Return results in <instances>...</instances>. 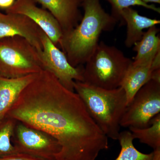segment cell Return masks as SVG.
I'll use <instances>...</instances> for the list:
<instances>
[{"label": "cell", "instance_id": "ac0fdd59", "mask_svg": "<svg viewBox=\"0 0 160 160\" xmlns=\"http://www.w3.org/2000/svg\"><path fill=\"white\" fill-rule=\"evenodd\" d=\"M17 123L9 118L0 120V159L18 153L12 142Z\"/></svg>", "mask_w": 160, "mask_h": 160}, {"label": "cell", "instance_id": "52a82bcc", "mask_svg": "<svg viewBox=\"0 0 160 160\" xmlns=\"http://www.w3.org/2000/svg\"><path fill=\"white\" fill-rule=\"evenodd\" d=\"M12 142L18 153L47 160H56L61 147L53 137L17 122Z\"/></svg>", "mask_w": 160, "mask_h": 160}, {"label": "cell", "instance_id": "2e32d148", "mask_svg": "<svg viewBox=\"0 0 160 160\" xmlns=\"http://www.w3.org/2000/svg\"><path fill=\"white\" fill-rule=\"evenodd\" d=\"M134 139L146 144L153 150L160 148V113L152 119L150 125L144 128H129Z\"/></svg>", "mask_w": 160, "mask_h": 160}, {"label": "cell", "instance_id": "5b68a950", "mask_svg": "<svg viewBox=\"0 0 160 160\" xmlns=\"http://www.w3.org/2000/svg\"><path fill=\"white\" fill-rule=\"evenodd\" d=\"M43 69L39 52L26 39L14 36L0 39V76L16 78Z\"/></svg>", "mask_w": 160, "mask_h": 160}, {"label": "cell", "instance_id": "9c48e42d", "mask_svg": "<svg viewBox=\"0 0 160 160\" xmlns=\"http://www.w3.org/2000/svg\"><path fill=\"white\" fill-rule=\"evenodd\" d=\"M6 13H17L29 18L42 29L56 46H59L63 35L59 24L51 13L37 6L34 0H15Z\"/></svg>", "mask_w": 160, "mask_h": 160}, {"label": "cell", "instance_id": "3957f363", "mask_svg": "<svg viewBox=\"0 0 160 160\" xmlns=\"http://www.w3.org/2000/svg\"><path fill=\"white\" fill-rule=\"evenodd\" d=\"M74 89L89 115L108 138L118 140L121 122L127 106L126 92L122 87L102 89L75 81Z\"/></svg>", "mask_w": 160, "mask_h": 160}, {"label": "cell", "instance_id": "277c9868", "mask_svg": "<svg viewBox=\"0 0 160 160\" xmlns=\"http://www.w3.org/2000/svg\"><path fill=\"white\" fill-rule=\"evenodd\" d=\"M132 62L115 46L101 42L85 63L83 82L104 89H117Z\"/></svg>", "mask_w": 160, "mask_h": 160}, {"label": "cell", "instance_id": "603a6c76", "mask_svg": "<svg viewBox=\"0 0 160 160\" xmlns=\"http://www.w3.org/2000/svg\"><path fill=\"white\" fill-rule=\"evenodd\" d=\"M153 153V157L152 160H160V148L154 149Z\"/></svg>", "mask_w": 160, "mask_h": 160}, {"label": "cell", "instance_id": "7a4b0ae2", "mask_svg": "<svg viewBox=\"0 0 160 160\" xmlns=\"http://www.w3.org/2000/svg\"><path fill=\"white\" fill-rule=\"evenodd\" d=\"M84 16L74 28L63 33L59 46L70 65L85 64L95 50L103 31H111L117 21L105 11L100 0H82Z\"/></svg>", "mask_w": 160, "mask_h": 160}, {"label": "cell", "instance_id": "d6986e66", "mask_svg": "<svg viewBox=\"0 0 160 160\" xmlns=\"http://www.w3.org/2000/svg\"><path fill=\"white\" fill-rule=\"evenodd\" d=\"M111 6V16L117 22L121 21V12L123 9L132 6H140L160 13V9L154 4L145 3L142 0H106Z\"/></svg>", "mask_w": 160, "mask_h": 160}, {"label": "cell", "instance_id": "6da1fadb", "mask_svg": "<svg viewBox=\"0 0 160 160\" xmlns=\"http://www.w3.org/2000/svg\"><path fill=\"white\" fill-rule=\"evenodd\" d=\"M5 117L45 132L61 147L56 160H96L109 149L108 138L77 93L47 69L22 90Z\"/></svg>", "mask_w": 160, "mask_h": 160}, {"label": "cell", "instance_id": "8fae6325", "mask_svg": "<svg viewBox=\"0 0 160 160\" xmlns=\"http://www.w3.org/2000/svg\"><path fill=\"white\" fill-rule=\"evenodd\" d=\"M47 9L59 24L63 33L77 26L82 19V0H34Z\"/></svg>", "mask_w": 160, "mask_h": 160}, {"label": "cell", "instance_id": "cb8c5ba5", "mask_svg": "<svg viewBox=\"0 0 160 160\" xmlns=\"http://www.w3.org/2000/svg\"><path fill=\"white\" fill-rule=\"evenodd\" d=\"M142 1L147 4H149V3H157V4L160 3V0H142Z\"/></svg>", "mask_w": 160, "mask_h": 160}, {"label": "cell", "instance_id": "8992f818", "mask_svg": "<svg viewBox=\"0 0 160 160\" xmlns=\"http://www.w3.org/2000/svg\"><path fill=\"white\" fill-rule=\"evenodd\" d=\"M160 112V82L149 80L137 92L126 107L121 126L144 128L149 127Z\"/></svg>", "mask_w": 160, "mask_h": 160}, {"label": "cell", "instance_id": "ba28073f", "mask_svg": "<svg viewBox=\"0 0 160 160\" xmlns=\"http://www.w3.org/2000/svg\"><path fill=\"white\" fill-rule=\"evenodd\" d=\"M42 51L41 54L44 69L54 75L60 82L71 91H74L75 81L83 82L84 66L70 65L63 51L52 42L43 32L41 37Z\"/></svg>", "mask_w": 160, "mask_h": 160}, {"label": "cell", "instance_id": "4fadbf2b", "mask_svg": "<svg viewBox=\"0 0 160 160\" xmlns=\"http://www.w3.org/2000/svg\"><path fill=\"white\" fill-rule=\"evenodd\" d=\"M37 74L16 78L0 76V120L5 118L21 92Z\"/></svg>", "mask_w": 160, "mask_h": 160}, {"label": "cell", "instance_id": "9a60e30c", "mask_svg": "<svg viewBox=\"0 0 160 160\" xmlns=\"http://www.w3.org/2000/svg\"><path fill=\"white\" fill-rule=\"evenodd\" d=\"M159 29L156 26L149 28L144 32L142 38L135 43L133 50L137 54L132 60L134 65L151 62L160 51V38L158 36Z\"/></svg>", "mask_w": 160, "mask_h": 160}, {"label": "cell", "instance_id": "e0dca14e", "mask_svg": "<svg viewBox=\"0 0 160 160\" xmlns=\"http://www.w3.org/2000/svg\"><path fill=\"white\" fill-rule=\"evenodd\" d=\"M134 138L131 132L125 130L120 132L118 140L121 145V151L115 160H152L153 152L148 154L139 151L135 147L133 141Z\"/></svg>", "mask_w": 160, "mask_h": 160}, {"label": "cell", "instance_id": "7402d4cb", "mask_svg": "<svg viewBox=\"0 0 160 160\" xmlns=\"http://www.w3.org/2000/svg\"><path fill=\"white\" fill-rule=\"evenodd\" d=\"M150 80L160 82V69H156L152 72Z\"/></svg>", "mask_w": 160, "mask_h": 160}, {"label": "cell", "instance_id": "7c38bea8", "mask_svg": "<svg viewBox=\"0 0 160 160\" xmlns=\"http://www.w3.org/2000/svg\"><path fill=\"white\" fill-rule=\"evenodd\" d=\"M121 17L122 24L126 23L127 26L125 44L127 48L132 47L142 38L144 29L160 24V20L141 15L131 7L123 9Z\"/></svg>", "mask_w": 160, "mask_h": 160}, {"label": "cell", "instance_id": "ffe728a7", "mask_svg": "<svg viewBox=\"0 0 160 160\" xmlns=\"http://www.w3.org/2000/svg\"><path fill=\"white\" fill-rule=\"evenodd\" d=\"M0 160H47L35 157L23 153H18L7 157L0 159Z\"/></svg>", "mask_w": 160, "mask_h": 160}, {"label": "cell", "instance_id": "44dd1931", "mask_svg": "<svg viewBox=\"0 0 160 160\" xmlns=\"http://www.w3.org/2000/svg\"><path fill=\"white\" fill-rule=\"evenodd\" d=\"M15 2V0H0V9L7 10L12 6Z\"/></svg>", "mask_w": 160, "mask_h": 160}, {"label": "cell", "instance_id": "5bb4252c", "mask_svg": "<svg viewBox=\"0 0 160 160\" xmlns=\"http://www.w3.org/2000/svg\"><path fill=\"white\" fill-rule=\"evenodd\" d=\"M152 61L138 65L132 63L127 70L121 86L126 92L127 106L137 92L151 79Z\"/></svg>", "mask_w": 160, "mask_h": 160}, {"label": "cell", "instance_id": "30bf717a", "mask_svg": "<svg viewBox=\"0 0 160 160\" xmlns=\"http://www.w3.org/2000/svg\"><path fill=\"white\" fill-rule=\"evenodd\" d=\"M43 31L33 21L23 15L0 12V39L19 36L31 43L40 55L42 51L41 37Z\"/></svg>", "mask_w": 160, "mask_h": 160}]
</instances>
